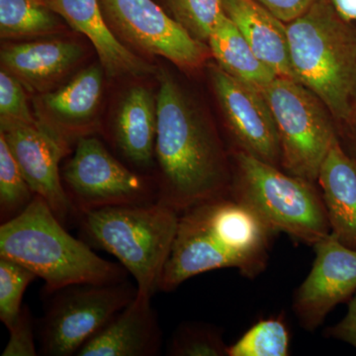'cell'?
<instances>
[{"label":"cell","mask_w":356,"mask_h":356,"mask_svg":"<svg viewBox=\"0 0 356 356\" xmlns=\"http://www.w3.org/2000/svg\"><path fill=\"white\" fill-rule=\"evenodd\" d=\"M316 259L293 300V310L307 331H315L339 304L356 292V250L331 233L313 245Z\"/></svg>","instance_id":"obj_13"},{"label":"cell","mask_w":356,"mask_h":356,"mask_svg":"<svg viewBox=\"0 0 356 356\" xmlns=\"http://www.w3.org/2000/svg\"><path fill=\"white\" fill-rule=\"evenodd\" d=\"M37 275L18 262L0 257V320L7 329L22 311L23 295Z\"/></svg>","instance_id":"obj_27"},{"label":"cell","mask_w":356,"mask_h":356,"mask_svg":"<svg viewBox=\"0 0 356 356\" xmlns=\"http://www.w3.org/2000/svg\"><path fill=\"white\" fill-rule=\"evenodd\" d=\"M232 159L229 195L252 208L275 233L310 245L331 233L315 184L245 152L236 151Z\"/></svg>","instance_id":"obj_6"},{"label":"cell","mask_w":356,"mask_h":356,"mask_svg":"<svg viewBox=\"0 0 356 356\" xmlns=\"http://www.w3.org/2000/svg\"><path fill=\"white\" fill-rule=\"evenodd\" d=\"M32 191L19 165L0 136V220L9 221L20 215L34 200Z\"/></svg>","instance_id":"obj_23"},{"label":"cell","mask_w":356,"mask_h":356,"mask_svg":"<svg viewBox=\"0 0 356 356\" xmlns=\"http://www.w3.org/2000/svg\"><path fill=\"white\" fill-rule=\"evenodd\" d=\"M62 179L77 218L100 208L159 200L156 185L123 165L92 136L76 140L74 153L63 168Z\"/></svg>","instance_id":"obj_9"},{"label":"cell","mask_w":356,"mask_h":356,"mask_svg":"<svg viewBox=\"0 0 356 356\" xmlns=\"http://www.w3.org/2000/svg\"><path fill=\"white\" fill-rule=\"evenodd\" d=\"M63 22L44 0H0L2 39L49 36L60 32Z\"/></svg>","instance_id":"obj_22"},{"label":"cell","mask_w":356,"mask_h":356,"mask_svg":"<svg viewBox=\"0 0 356 356\" xmlns=\"http://www.w3.org/2000/svg\"><path fill=\"white\" fill-rule=\"evenodd\" d=\"M0 257L27 267L46 282L49 293L70 285L127 280L125 267L102 259L89 243L70 235L39 195L17 217L2 222Z\"/></svg>","instance_id":"obj_3"},{"label":"cell","mask_w":356,"mask_h":356,"mask_svg":"<svg viewBox=\"0 0 356 356\" xmlns=\"http://www.w3.org/2000/svg\"><path fill=\"white\" fill-rule=\"evenodd\" d=\"M179 215L156 201L100 208L79 218L89 245L114 255L135 280L138 295L152 298L159 290Z\"/></svg>","instance_id":"obj_5"},{"label":"cell","mask_w":356,"mask_h":356,"mask_svg":"<svg viewBox=\"0 0 356 356\" xmlns=\"http://www.w3.org/2000/svg\"><path fill=\"white\" fill-rule=\"evenodd\" d=\"M99 3L115 36L136 54L161 56L185 70L199 69L211 57L208 44L192 38L154 0H99Z\"/></svg>","instance_id":"obj_10"},{"label":"cell","mask_w":356,"mask_h":356,"mask_svg":"<svg viewBox=\"0 0 356 356\" xmlns=\"http://www.w3.org/2000/svg\"><path fill=\"white\" fill-rule=\"evenodd\" d=\"M0 136L6 140L32 191L46 201L58 219L65 225L70 217L76 216L60 170V161L69 153L70 143L41 121L36 124L0 121Z\"/></svg>","instance_id":"obj_11"},{"label":"cell","mask_w":356,"mask_h":356,"mask_svg":"<svg viewBox=\"0 0 356 356\" xmlns=\"http://www.w3.org/2000/svg\"><path fill=\"white\" fill-rule=\"evenodd\" d=\"M10 336L2 356H36L38 355L35 344L33 320L28 306L23 305L19 317L10 327Z\"/></svg>","instance_id":"obj_29"},{"label":"cell","mask_w":356,"mask_h":356,"mask_svg":"<svg viewBox=\"0 0 356 356\" xmlns=\"http://www.w3.org/2000/svg\"><path fill=\"white\" fill-rule=\"evenodd\" d=\"M158 128L156 97L144 86L129 89L115 117L113 142L122 156L138 168L154 165Z\"/></svg>","instance_id":"obj_20"},{"label":"cell","mask_w":356,"mask_h":356,"mask_svg":"<svg viewBox=\"0 0 356 356\" xmlns=\"http://www.w3.org/2000/svg\"><path fill=\"white\" fill-rule=\"evenodd\" d=\"M224 8L257 57L276 76L296 81L290 62L286 23L257 0H224Z\"/></svg>","instance_id":"obj_19"},{"label":"cell","mask_w":356,"mask_h":356,"mask_svg":"<svg viewBox=\"0 0 356 356\" xmlns=\"http://www.w3.org/2000/svg\"><path fill=\"white\" fill-rule=\"evenodd\" d=\"M104 74L102 65H90L62 88L43 93L38 102V120L69 143L88 135L102 100Z\"/></svg>","instance_id":"obj_15"},{"label":"cell","mask_w":356,"mask_h":356,"mask_svg":"<svg viewBox=\"0 0 356 356\" xmlns=\"http://www.w3.org/2000/svg\"><path fill=\"white\" fill-rule=\"evenodd\" d=\"M207 44L211 57L222 70L252 88L264 91L276 77L227 15L211 33Z\"/></svg>","instance_id":"obj_21"},{"label":"cell","mask_w":356,"mask_h":356,"mask_svg":"<svg viewBox=\"0 0 356 356\" xmlns=\"http://www.w3.org/2000/svg\"><path fill=\"white\" fill-rule=\"evenodd\" d=\"M262 93L280 136L281 168L317 184L325 156L339 140L329 110L310 89L287 77L276 76Z\"/></svg>","instance_id":"obj_7"},{"label":"cell","mask_w":356,"mask_h":356,"mask_svg":"<svg viewBox=\"0 0 356 356\" xmlns=\"http://www.w3.org/2000/svg\"><path fill=\"white\" fill-rule=\"evenodd\" d=\"M81 44L67 40L8 44L0 51L1 69L15 76L26 90L48 92L83 58Z\"/></svg>","instance_id":"obj_16"},{"label":"cell","mask_w":356,"mask_h":356,"mask_svg":"<svg viewBox=\"0 0 356 356\" xmlns=\"http://www.w3.org/2000/svg\"><path fill=\"white\" fill-rule=\"evenodd\" d=\"M208 74L236 151L281 168L280 136L262 91L229 76L216 63L208 65Z\"/></svg>","instance_id":"obj_12"},{"label":"cell","mask_w":356,"mask_h":356,"mask_svg":"<svg viewBox=\"0 0 356 356\" xmlns=\"http://www.w3.org/2000/svg\"><path fill=\"white\" fill-rule=\"evenodd\" d=\"M229 346L222 332L202 323H184L177 327L168 346L170 356H225Z\"/></svg>","instance_id":"obj_26"},{"label":"cell","mask_w":356,"mask_h":356,"mask_svg":"<svg viewBox=\"0 0 356 356\" xmlns=\"http://www.w3.org/2000/svg\"><path fill=\"white\" fill-rule=\"evenodd\" d=\"M327 336L350 343L356 348V294L350 299L346 317L327 330Z\"/></svg>","instance_id":"obj_31"},{"label":"cell","mask_w":356,"mask_h":356,"mask_svg":"<svg viewBox=\"0 0 356 356\" xmlns=\"http://www.w3.org/2000/svg\"><path fill=\"white\" fill-rule=\"evenodd\" d=\"M295 79L320 98L332 118L356 122V26L331 0H317L287 24Z\"/></svg>","instance_id":"obj_4"},{"label":"cell","mask_w":356,"mask_h":356,"mask_svg":"<svg viewBox=\"0 0 356 356\" xmlns=\"http://www.w3.org/2000/svg\"><path fill=\"white\" fill-rule=\"evenodd\" d=\"M339 15L356 26V0H331Z\"/></svg>","instance_id":"obj_32"},{"label":"cell","mask_w":356,"mask_h":356,"mask_svg":"<svg viewBox=\"0 0 356 356\" xmlns=\"http://www.w3.org/2000/svg\"><path fill=\"white\" fill-rule=\"evenodd\" d=\"M159 79L158 201L181 213L229 195L232 166L214 129L175 77L161 72Z\"/></svg>","instance_id":"obj_1"},{"label":"cell","mask_w":356,"mask_h":356,"mask_svg":"<svg viewBox=\"0 0 356 356\" xmlns=\"http://www.w3.org/2000/svg\"><path fill=\"white\" fill-rule=\"evenodd\" d=\"M44 1L70 28L90 41L109 77L144 76L154 72L153 65L115 36L103 15L99 0Z\"/></svg>","instance_id":"obj_14"},{"label":"cell","mask_w":356,"mask_h":356,"mask_svg":"<svg viewBox=\"0 0 356 356\" xmlns=\"http://www.w3.org/2000/svg\"><path fill=\"white\" fill-rule=\"evenodd\" d=\"M266 7L278 19L283 22H292L309 10L317 0H257Z\"/></svg>","instance_id":"obj_30"},{"label":"cell","mask_w":356,"mask_h":356,"mask_svg":"<svg viewBox=\"0 0 356 356\" xmlns=\"http://www.w3.org/2000/svg\"><path fill=\"white\" fill-rule=\"evenodd\" d=\"M317 184L332 235L356 250V161L344 151L339 140L325 156Z\"/></svg>","instance_id":"obj_18"},{"label":"cell","mask_w":356,"mask_h":356,"mask_svg":"<svg viewBox=\"0 0 356 356\" xmlns=\"http://www.w3.org/2000/svg\"><path fill=\"white\" fill-rule=\"evenodd\" d=\"M152 298L137 295L79 351V356H154L163 332Z\"/></svg>","instance_id":"obj_17"},{"label":"cell","mask_w":356,"mask_h":356,"mask_svg":"<svg viewBox=\"0 0 356 356\" xmlns=\"http://www.w3.org/2000/svg\"><path fill=\"white\" fill-rule=\"evenodd\" d=\"M289 355L290 334L282 317L259 321L228 348V356Z\"/></svg>","instance_id":"obj_24"},{"label":"cell","mask_w":356,"mask_h":356,"mask_svg":"<svg viewBox=\"0 0 356 356\" xmlns=\"http://www.w3.org/2000/svg\"><path fill=\"white\" fill-rule=\"evenodd\" d=\"M166 11L192 38L208 43L211 33L226 15L224 0H163Z\"/></svg>","instance_id":"obj_25"},{"label":"cell","mask_w":356,"mask_h":356,"mask_svg":"<svg viewBox=\"0 0 356 356\" xmlns=\"http://www.w3.org/2000/svg\"><path fill=\"white\" fill-rule=\"evenodd\" d=\"M25 90L15 76L6 70H0V121L38 123L29 108Z\"/></svg>","instance_id":"obj_28"},{"label":"cell","mask_w":356,"mask_h":356,"mask_svg":"<svg viewBox=\"0 0 356 356\" xmlns=\"http://www.w3.org/2000/svg\"><path fill=\"white\" fill-rule=\"evenodd\" d=\"M276 234L233 196L212 199L180 213L159 290L170 292L199 274L236 268L248 278L266 269Z\"/></svg>","instance_id":"obj_2"},{"label":"cell","mask_w":356,"mask_h":356,"mask_svg":"<svg viewBox=\"0 0 356 356\" xmlns=\"http://www.w3.org/2000/svg\"><path fill=\"white\" fill-rule=\"evenodd\" d=\"M54 294L42 320L40 355H77L138 295L129 282L70 285Z\"/></svg>","instance_id":"obj_8"}]
</instances>
